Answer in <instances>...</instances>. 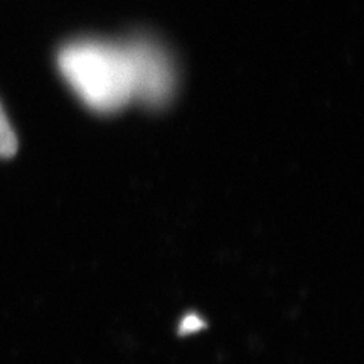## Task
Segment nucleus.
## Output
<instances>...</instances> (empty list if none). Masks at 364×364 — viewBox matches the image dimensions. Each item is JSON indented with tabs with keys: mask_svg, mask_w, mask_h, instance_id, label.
Wrapping results in <instances>:
<instances>
[{
	"mask_svg": "<svg viewBox=\"0 0 364 364\" xmlns=\"http://www.w3.org/2000/svg\"><path fill=\"white\" fill-rule=\"evenodd\" d=\"M125 46L134 75V100L149 108H162L176 90V68L171 56L149 38H134Z\"/></svg>",
	"mask_w": 364,
	"mask_h": 364,
	"instance_id": "f03ea898",
	"label": "nucleus"
},
{
	"mask_svg": "<svg viewBox=\"0 0 364 364\" xmlns=\"http://www.w3.org/2000/svg\"><path fill=\"white\" fill-rule=\"evenodd\" d=\"M17 147V136L16 132L11 127V122L4 112L2 105H0V159H11L16 156Z\"/></svg>",
	"mask_w": 364,
	"mask_h": 364,
	"instance_id": "7ed1b4c3",
	"label": "nucleus"
},
{
	"mask_svg": "<svg viewBox=\"0 0 364 364\" xmlns=\"http://www.w3.org/2000/svg\"><path fill=\"white\" fill-rule=\"evenodd\" d=\"M203 327H204V321H203V318L199 317V316H196V314H189V316H186V317L181 321L179 334H181V336L193 334V332L201 331Z\"/></svg>",
	"mask_w": 364,
	"mask_h": 364,
	"instance_id": "20e7f679",
	"label": "nucleus"
},
{
	"mask_svg": "<svg viewBox=\"0 0 364 364\" xmlns=\"http://www.w3.org/2000/svg\"><path fill=\"white\" fill-rule=\"evenodd\" d=\"M58 68L91 110L113 113L134 100V75L125 44L102 39L75 41L59 51Z\"/></svg>",
	"mask_w": 364,
	"mask_h": 364,
	"instance_id": "f257e3e1",
	"label": "nucleus"
}]
</instances>
